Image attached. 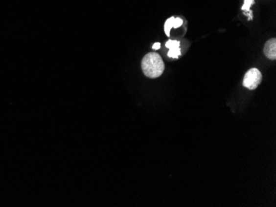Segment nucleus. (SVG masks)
Wrapping results in <instances>:
<instances>
[{
    "label": "nucleus",
    "instance_id": "nucleus-1",
    "mask_svg": "<svg viewBox=\"0 0 276 207\" xmlns=\"http://www.w3.org/2000/svg\"><path fill=\"white\" fill-rule=\"evenodd\" d=\"M141 69L146 77L157 79L165 71V64L159 54L152 52L144 56L141 61Z\"/></svg>",
    "mask_w": 276,
    "mask_h": 207
},
{
    "label": "nucleus",
    "instance_id": "nucleus-2",
    "mask_svg": "<svg viewBox=\"0 0 276 207\" xmlns=\"http://www.w3.org/2000/svg\"><path fill=\"white\" fill-rule=\"evenodd\" d=\"M261 81L262 75L260 70L256 68H253L246 73L243 80V85L250 90H254L260 84Z\"/></svg>",
    "mask_w": 276,
    "mask_h": 207
},
{
    "label": "nucleus",
    "instance_id": "nucleus-3",
    "mask_svg": "<svg viewBox=\"0 0 276 207\" xmlns=\"http://www.w3.org/2000/svg\"><path fill=\"white\" fill-rule=\"evenodd\" d=\"M181 42L179 41L170 40L165 43V46L169 48L168 52V57L173 59H178L181 55V47H180Z\"/></svg>",
    "mask_w": 276,
    "mask_h": 207
},
{
    "label": "nucleus",
    "instance_id": "nucleus-4",
    "mask_svg": "<svg viewBox=\"0 0 276 207\" xmlns=\"http://www.w3.org/2000/svg\"><path fill=\"white\" fill-rule=\"evenodd\" d=\"M264 54L267 58L272 61L276 59V39L271 38L266 41L264 46Z\"/></svg>",
    "mask_w": 276,
    "mask_h": 207
},
{
    "label": "nucleus",
    "instance_id": "nucleus-5",
    "mask_svg": "<svg viewBox=\"0 0 276 207\" xmlns=\"http://www.w3.org/2000/svg\"><path fill=\"white\" fill-rule=\"evenodd\" d=\"M182 25H183V20H182L181 18H174V17H171V18L168 19L167 20L165 21V27H164L165 34H166L167 37H170V30H171L172 27L178 28V27H181Z\"/></svg>",
    "mask_w": 276,
    "mask_h": 207
},
{
    "label": "nucleus",
    "instance_id": "nucleus-6",
    "mask_svg": "<svg viewBox=\"0 0 276 207\" xmlns=\"http://www.w3.org/2000/svg\"><path fill=\"white\" fill-rule=\"evenodd\" d=\"M255 3V0H244V3L242 7V10L244 12H248V20H253V12L251 11V7Z\"/></svg>",
    "mask_w": 276,
    "mask_h": 207
},
{
    "label": "nucleus",
    "instance_id": "nucleus-7",
    "mask_svg": "<svg viewBox=\"0 0 276 207\" xmlns=\"http://www.w3.org/2000/svg\"><path fill=\"white\" fill-rule=\"evenodd\" d=\"M160 48H161V43H155L154 45H152V49H153V50H155V51L159 50Z\"/></svg>",
    "mask_w": 276,
    "mask_h": 207
}]
</instances>
